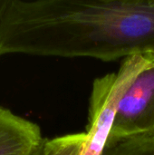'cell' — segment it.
<instances>
[{
	"label": "cell",
	"instance_id": "obj_4",
	"mask_svg": "<svg viewBox=\"0 0 154 155\" xmlns=\"http://www.w3.org/2000/svg\"><path fill=\"white\" fill-rule=\"evenodd\" d=\"M45 141L36 124L0 106V155H41Z\"/></svg>",
	"mask_w": 154,
	"mask_h": 155
},
{
	"label": "cell",
	"instance_id": "obj_7",
	"mask_svg": "<svg viewBox=\"0 0 154 155\" xmlns=\"http://www.w3.org/2000/svg\"><path fill=\"white\" fill-rule=\"evenodd\" d=\"M46 143V141H45ZM41 155H50V153H49V150L46 146V143H44V150H43V153Z\"/></svg>",
	"mask_w": 154,
	"mask_h": 155
},
{
	"label": "cell",
	"instance_id": "obj_2",
	"mask_svg": "<svg viewBox=\"0 0 154 155\" xmlns=\"http://www.w3.org/2000/svg\"><path fill=\"white\" fill-rule=\"evenodd\" d=\"M154 52L123 60L116 73L93 81L88 109L86 142L81 155H102L109 140L118 104L137 74L146 66Z\"/></svg>",
	"mask_w": 154,
	"mask_h": 155
},
{
	"label": "cell",
	"instance_id": "obj_5",
	"mask_svg": "<svg viewBox=\"0 0 154 155\" xmlns=\"http://www.w3.org/2000/svg\"><path fill=\"white\" fill-rule=\"evenodd\" d=\"M102 155H154V134L110 135Z\"/></svg>",
	"mask_w": 154,
	"mask_h": 155
},
{
	"label": "cell",
	"instance_id": "obj_8",
	"mask_svg": "<svg viewBox=\"0 0 154 155\" xmlns=\"http://www.w3.org/2000/svg\"><path fill=\"white\" fill-rule=\"evenodd\" d=\"M0 1H1V0H0Z\"/></svg>",
	"mask_w": 154,
	"mask_h": 155
},
{
	"label": "cell",
	"instance_id": "obj_6",
	"mask_svg": "<svg viewBox=\"0 0 154 155\" xmlns=\"http://www.w3.org/2000/svg\"><path fill=\"white\" fill-rule=\"evenodd\" d=\"M85 142V134H74L46 139L45 143L50 155H81Z\"/></svg>",
	"mask_w": 154,
	"mask_h": 155
},
{
	"label": "cell",
	"instance_id": "obj_1",
	"mask_svg": "<svg viewBox=\"0 0 154 155\" xmlns=\"http://www.w3.org/2000/svg\"><path fill=\"white\" fill-rule=\"evenodd\" d=\"M154 52V0H1L0 56L101 61Z\"/></svg>",
	"mask_w": 154,
	"mask_h": 155
},
{
	"label": "cell",
	"instance_id": "obj_3",
	"mask_svg": "<svg viewBox=\"0 0 154 155\" xmlns=\"http://www.w3.org/2000/svg\"><path fill=\"white\" fill-rule=\"evenodd\" d=\"M154 134V53L122 96L111 136Z\"/></svg>",
	"mask_w": 154,
	"mask_h": 155
}]
</instances>
